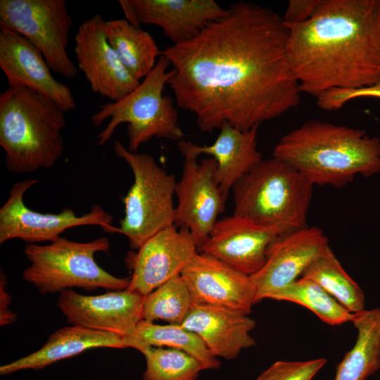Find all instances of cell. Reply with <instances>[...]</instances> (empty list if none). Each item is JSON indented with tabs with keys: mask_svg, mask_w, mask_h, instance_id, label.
<instances>
[{
	"mask_svg": "<svg viewBox=\"0 0 380 380\" xmlns=\"http://www.w3.org/2000/svg\"><path fill=\"white\" fill-rule=\"evenodd\" d=\"M182 326L196 334L215 356L227 360L255 344L251 335L255 322L224 308L193 303Z\"/></svg>",
	"mask_w": 380,
	"mask_h": 380,
	"instance_id": "cell-21",
	"label": "cell"
},
{
	"mask_svg": "<svg viewBox=\"0 0 380 380\" xmlns=\"http://www.w3.org/2000/svg\"><path fill=\"white\" fill-rule=\"evenodd\" d=\"M193 303L248 315L255 293L251 277L208 255L198 253L180 273Z\"/></svg>",
	"mask_w": 380,
	"mask_h": 380,
	"instance_id": "cell-18",
	"label": "cell"
},
{
	"mask_svg": "<svg viewBox=\"0 0 380 380\" xmlns=\"http://www.w3.org/2000/svg\"><path fill=\"white\" fill-rule=\"evenodd\" d=\"M362 97L380 99V80L371 86L360 89L328 90L316 98V103L324 110L334 111L339 110L351 100Z\"/></svg>",
	"mask_w": 380,
	"mask_h": 380,
	"instance_id": "cell-31",
	"label": "cell"
},
{
	"mask_svg": "<svg viewBox=\"0 0 380 380\" xmlns=\"http://www.w3.org/2000/svg\"><path fill=\"white\" fill-rule=\"evenodd\" d=\"M0 68L8 87L45 95L64 112L76 108L70 88L54 78L42 52L25 37L5 27L0 30Z\"/></svg>",
	"mask_w": 380,
	"mask_h": 380,
	"instance_id": "cell-19",
	"label": "cell"
},
{
	"mask_svg": "<svg viewBox=\"0 0 380 380\" xmlns=\"http://www.w3.org/2000/svg\"><path fill=\"white\" fill-rule=\"evenodd\" d=\"M289 29L268 7L240 1L194 38L166 47L176 104L193 113L201 131L224 122L242 131L298 106L290 67Z\"/></svg>",
	"mask_w": 380,
	"mask_h": 380,
	"instance_id": "cell-1",
	"label": "cell"
},
{
	"mask_svg": "<svg viewBox=\"0 0 380 380\" xmlns=\"http://www.w3.org/2000/svg\"><path fill=\"white\" fill-rule=\"evenodd\" d=\"M291 230L284 225L262 224L233 214L217 220L198 251L251 277L265 264L269 246Z\"/></svg>",
	"mask_w": 380,
	"mask_h": 380,
	"instance_id": "cell-13",
	"label": "cell"
},
{
	"mask_svg": "<svg viewBox=\"0 0 380 380\" xmlns=\"http://www.w3.org/2000/svg\"><path fill=\"white\" fill-rule=\"evenodd\" d=\"M353 347L336 367L334 380H366L380 369V308L353 313Z\"/></svg>",
	"mask_w": 380,
	"mask_h": 380,
	"instance_id": "cell-23",
	"label": "cell"
},
{
	"mask_svg": "<svg viewBox=\"0 0 380 380\" xmlns=\"http://www.w3.org/2000/svg\"><path fill=\"white\" fill-rule=\"evenodd\" d=\"M320 0H290L282 17L286 26L305 23L312 16Z\"/></svg>",
	"mask_w": 380,
	"mask_h": 380,
	"instance_id": "cell-32",
	"label": "cell"
},
{
	"mask_svg": "<svg viewBox=\"0 0 380 380\" xmlns=\"http://www.w3.org/2000/svg\"><path fill=\"white\" fill-rule=\"evenodd\" d=\"M192 304L189 291L179 274L144 297L142 319L150 322L160 319L182 325Z\"/></svg>",
	"mask_w": 380,
	"mask_h": 380,
	"instance_id": "cell-28",
	"label": "cell"
},
{
	"mask_svg": "<svg viewBox=\"0 0 380 380\" xmlns=\"http://www.w3.org/2000/svg\"><path fill=\"white\" fill-rule=\"evenodd\" d=\"M182 154L184 160L175 187L178 203L175 224L190 232L198 250L224 212L226 200L216 179L215 160L205 158L198 163L196 156Z\"/></svg>",
	"mask_w": 380,
	"mask_h": 380,
	"instance_id": "cell-11",
	"label": "cell"
},
{
	"mask_svg": "<svg viewBox=\"0 0 380 380\" xmlns=\"http://www.w3.org/2000/svg\"><path fill=\"white\" fill-rule=\"evenodd\" d=\"M268 298L304 306L322 321L332 326L351 322L353 315L317 282L305 277L278 289Z\"/></svg>",
	"mask_w": 380,
	"mask_h": 380,
	"instance_id": "cell-27",
	"label": "cell"
},
{
	"mask_svg": "<svg viewBox=\"0 0 380 380\" xmlns=\"http://www.w3.org/2000/svg\"><path fill=\"white\" fill-rule=\"evenodd\" d=\"M105 21L96 13L82 23L75 36L77 69L82 71L91 89L117 101L136 89L140 81L124 66L108 42Z\"/></svg>",
	"mask_w": 380,
	"mask_h": 380,
	"instance_id": "cell-14",
	"label": "cell"
},
{
	"mask_svg": "<svg viewBox=\"0 0 380 380\" xmlns=\"http://www.w3.org/2000/svg\"><path fill=\"white\" fill-rule=\"evenodd\" d=\"M123 341L125 348H132L139 351L148 346H167L182 350L199 361L204 369H215L220 366L217 357L203 340L182 325H159L142 319L137 325L135 334L123 338Z\"/></svg>",
	"mask_w": 380,
	"mask_h": 380,
	"instance_id": "cell-25",
	"label": "cell"
},
{
	"mask_svg": "<svg viewBox=\"0 0 380 380\" xmlns=\"http://www.w3.org/2000/svg\"><path fill=\"white\" fill-rule=\"evenodd\" d=\"M96 348H125L119 335L79 326L61 328L53 332L37 351L0 367L1 376L26 369H42L58 361Z\"/></svg>",
	"mask_w": 380,
	"mask_h": 380,
	"instance_id": "cell-22",
	"label": "cell"
},
{
	"mask_svg": "<svg viewBox=\"0 0 380 380\" xmlns=\"http://www.w3.org/2000/svg\"><path fill=\"white\" fill-rule=\"evenodd\" d=\"M106 39L127 70L138 80L154 68L160 51L152 36L126 19L105 21Z\"/></svg>",
	"mask_w": 380,
	"mask_h": 380,
	"instance_id": "cell-24",
	"label": "cell"
},
{
	"mask_svg": "<svg viewBox=\"0 0 380 380\" xmlns=\"http://www.w3.org/2000/svg\"><path fill=\"white\" fill-rule=\"evenodd\" d=\"M326 363L325 358L307 361L279 360L263 371L256 380H312Z\"/></svg>",
	"mask_w": 380,
	"mask_h": 380,
	"instance_id": "cell-30",
	"label": "cell"
},
{
	"mask_svg": "<svg viewBox=\"0 0 380 380\" xmlns=\"http://www.w3.org/2000/svg\"><path fill=\"white\" fill-rule=\"evenodd\" d=\"M313 186L288 163L262 159L233 186V214L265 225L305 228Z\"/></svg>",
	"mask_w": 380,
	"mask_h": 380,
	"instance_id": "cell-5",
	"label": "cell"
},
{
	"mask_svg": "<svg viewBox=\"0 0 380 380\" xmlns=\"http://www.w3.org/2000/svg\"><path fill=\"white\" fill-rule=\"evenodd\" d=\"M7 279L1 270L0 274V325L4 327L15 321L16 315L10 310L11 296L6 290Z\"/></svg>",
	"mask_w": 380,
	"mask_h": 380,
	"instance_id": "cell-33",
	"label": "cell"
},
{
	"mask_svg": "<svg viewBox=\"0 0 380 380\" xmlns=\"http://www.w3.org/2000/svg\"><path fill=\"white\" fill-rule=\"evenodd\" d=\"M286 27L300 93L317 98L380 80V0H320L309 20Z\"/></svg>",
	"mask_w": 380,
	"mask_h": 380,
	"instance_id": "cell-2",
	"label": "cell"
},
{
	"mask_svg": "<svg viewBox=\"0 0 380 380\" xmlns=\"http://www.w3.org/2000/svg\"><path fill=\"white\" fill-rule=\"evenodd\" d=\"M144 297L127 289L96 296L66 289L60 293L57 306L71 325L127 338L135 334L143 319Z\"/></svg>",
	"mask_w": 380,
	"mask_h": 380,
	"instance_id": "cell-15",
	"label": "cell"
},
{
	"mask_svg": "<svg viewBox=\"0 0 380 380\" xmlns=\"http://www.w3.org/2000/svg\"><path fill=\"white\" fill-rule=\"evenodd\" d=\"M115 155L129 166L134 182L122 201L124 217L118 233L125 235L132 249L164 228L175 224L176 179L160 166L150 155L131 152L115 141Z\"/></svg>",
	"mask_w": 380,
	"mask_h": 380,
	"instance_id": "cell-8",
	"label": "cell"
},
{
	"mask_svg": "<svg viewBox=\"0 0 380 380\" xmlns=\"http://www.w3.org/2000/svg\"><path fill=\"white\" fill-rule=\"evenodd\" d=\"M125 262L132 270L127 289L144 296L180 274L198 253L190 232L172 224L146 240Z\"/></svg>",
	"mask_w": 380,
	"mask_h": 380,
	"instance_id": "cell-12",
	"label": "cell"
},
{
	"mask_svg": "<svg viewBox=\"0 0 380 380\" xmlns=\"http://www.w3.org/2000/svg\"><path fill=\"white\" fill-rule=\"evenodd\" d=\"M258 127L256 125L248 131H242L224 122L211 145L199 146L183 139L178 142L177 147L182 153H190L196 158L207 154L215 160L216 179L227 201L234 184L262 159L257 148Z\"/></svg>",
	"mask_w": 380,
	"mask_h": 380,
	"instance_id": "cell-20",
	"label": "cell"
},
{
	"mask_svg": "<svg viewBox=\"0 0 380 380\" xmlns=\"http://www.w3.org/2000/svg\"><path fill=\"white\" fill-rule=\"evenodd\" d=\"M301 277L310 279L351 313L365 309V295L348 275L329 246L305 270Z\"/></svg>",
	"mask_w": 380,
	"mask_h": 380,
	"instance_id": "cell-26",
	"label": "cell"
},
{
	"mask_svg": "<svg viewBox=\"0 0 380 380\" xmlns=\"http://www.w3.org/2000/svg\"><path fill=\"white\" fill-rule=\"evenodd\" d=\"M273 157L293 167L314 185L340 187L357 175L380 173V139L363 129L309 120L281 138Z\"/></svg>",
	"mask_w": 380,
	"mask_h": 380,
	"instance_id": "cell-3",
	"label": "cell"
},
{
	"mask_svg": "<svg viewBox=\"0 0 380 380\" xmlns=\"http://www.w3.org/2000/svg\"><path fill=\"white\" fill-rule=\"evenodd\" d=\"M119 4L130 24L157 25L173 44L194 38L228 9L213 0H120Z\"/></svg>",
	"mask_w": 380,
	"mask_h": 380,
	"instance_id": "cell-17",
	"label": "cell"
},
{
	"mask_svg": "<svg viewBox=\"0 0 380 380\" xmlns=\"http://www.w3.org/2000/svg\"><path fill=\"white\" fill-rule=\"evenodd\" d=\"M329 246L328 239L317 227L289 231L268 247L262 267L251 276L258 303L293 282Z\"/></svg>",
	"mask_w": 380,
	"mask_h": 380,
	"instance_id": "cell-16",
	"label": "cell"
},
{
	"mask_svg": "<svg viewBox=\"0 0 380 380\" xmlns=\"http://www.w3.org/2000/svg\"><path fill=\"white\" fill-rule=\"evenodd\" d=\"M110 246L106 236L88 242L60 236L48 245L27 243L24 253L30 265L23 271V278L42 295L74 287L86 291L126 289L129 278L113 276L95 260L96 253H108Z\"/></svg>",
	"mask_w": 380,
	"mask_h": 380,
	"instance_id": "cell-7",
	"label": "cell"
},
{
	"mask_svg": "<svg viewBox=\"0 0 380 380\" xmlns=\"http://www.w3.org/2000/svg\"><path fill=\"white\" fill-rule=\"evenodd\" d=\"M37 182L35 179H29L12 185L8 198L0 209V244L13 239L27 243L52 242L65 230L85 225H96L106 232L118 233V227L112 225L113 216L97 204L80 216L68 208L59 213H42L30 209L23 197Z\"/></svg>",
	"mask_w": 380,
	"mask_h": 380,
	"instance_id": "cell-10",
	"label": "cell"
},
{
	"mask_svg": "<svg viewBox=\"0 0 380 380\" xmlns=\"http://www.w3.org/2000/svg\"><path fill=\"white\" fill-rule=\"evenodd\" d=\"M72 25L65 0H1L0 27L27 39L56 74L75 78L77 67L68 53Z\"/></svg>",
	"mask_w": 380,
	"mask_h": 380,
	"instance_id": "cell-9",
	"label": "cell"
},
{
	"mask_svg": "<svg viewBox=\"0 0 380 380\" xmlns=\"http://www.w3.org/2000/svg\"><path fill=\"white\" fill-rule=\"evenodd\" d=\"M170 60L160 56L152 71L132 92L117 101L99 106L91 117L96 127L110 118L106 127L98 134L99 146L112 138L118 127L127 123V149L137 152L141 145L153 137L173 141L184 139V133L179 125V116L171 97L163 95L165 86L173 72L167 71Z\"/></svg>",
	"mask_w": 380,
	"mask_h": 380,
	"instance_id": "cell-6",
	"label": "cell"
},
{
	"mask_svg": "<svg viewBox=\"0 0 380 380\" xmlns=\"http://www.w3.org/2000/svg\"><path fill=\"white\" fill-rule=\"evenodd\" d=\"M140 352L146 362L143 380H196L204 370L199 361L179 350L148 346Z\"/></svg>",
	"mask_w": 380,
	"mask_h": 380,
	"instance_id": "cell-29",
	"label": "cell"
},
{
	"mask_svg": "<svg viewBox=\"0 0 380 380\" xmlns=\"http://www.w3.org/2000/svg\"><path fill=\"white\" fill-rule=\"evenodd\" d=\"M64 113L51 98L25 87H8L0 94V146L10 172L55 165L64 151Z\"/></svg>",
	"mask_w": 380,
	"mask_h": 380,
	"instance_id": "cell-4",
	"label": "cell"
}]
</instances>
